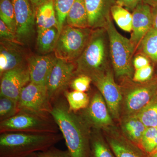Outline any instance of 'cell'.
<instances>
[{
  "label": "cell",
  "instance_id": "obj_10",
  "mask_svg": "<svg viewBox=\"0 0 157 157\" xmlns=\"http://www.w3.org/2000/svg\"><path fill=\"white\" fill-rule=\"evenodd\" d=\"M16 20V36L23 45L30 39L34 31L36 12L30 0H11Z\"/></svg>",
  "mask_w": 157,
  "mask_h": 157
},
{
  "label": "cell",
  "instance_id": "obj_26",
  "mask_svg": "<svg viewBox=\"0 0 157 157\" xmlns=\"http://www.w3.org/2000/svg\"><path fill=\"white\" fill-rule=\"evenodd\" d=\"M90 157H116L110 147L100 136L90 134Z\"/></svg>",
  "mask_w": 157,
  "mask_h": 157
},
{
  "label": "cell",
  "instance_id": "obj_21",
  "mask_svg": "<svg viewBox=\"0 0 157 157\" xmlns=\"http://www.w3.org/2000/svg\"><path fill=\"white\" fill-rule=\"evenodd\" d=\"M123 129L128 138L140 147L141 138L147 127L136 115L130 116L124 121Z\"/></svg>",
  "mask_w": 157,
  "mask_h": 157
},
{
  "label": "cell",
  "instance_id": "obj_16",
  "mask_svg": "<svg viewBox=\"0 0 157 157\" xmlns=\"http://www.w3.org/2000/svg\"><path fill=\"white\" fill-rule=\"evenodd\" d=\"M111 0H84L90 28H106L111 19Z\"/></svg>",
  "mask_w": 157,
  "mask_h": 157
},
{
  "label": "cell",
  "instance_id": "obj_23",
  "mask_svg": "<svg viewBox=\"0 0 157 157\" xmlns=\"http://www.w3.org/2000/svg\"><path fill=\"white\" fill-rule=\"evenodd\" d=\"M137 49L153 61L157 62V30L152 27L141 40Z\"/></svg>",
  "mask_w": 157,
  "mask_h": 157
},
{
  "label": "cell",
  "instance_id": "obj_12",
  "mask_svg": "<svg viewBox=\"0 0 157 157\" xmlns=\"http://www.w3.org/2000/svg\"><path fill=\"white\" fill-rule=\"evenodd\" d=\"M132 15V33L130 39L136 51L141 40L153 27L151 7L143 2L133 10Z\"/></svg>",
  "mask_w": 157,
  "mask_h": 157
},
{
  "label": "cell",
  "instance_id": "obj_25",
  "mask_svg": "<svg viewBox=\"0 0 157 157\" xmlns=\"http://www.w3.org/2000/svg\"><path fill=\"white\" fill-rule=\"evenodd\" d=\"M110 14L119 27L125 32H132V15L127 9L117 4L113 5L110 8Z\"/></svg>",
  "mask_w": 157,
  "mask_h": 157
},
{
  "label": "cell",
  "instance_id": "obj_39",
  "mask_svg": "<svg viewBox=\"0 0 157 157\" xmlns=\"http://www.w3.org/2000/svg\"><path fill=\"white\" fill-rule=\"evenodd\" d=\"M48 0H30L34 11L36 12L37 9L43 4L47 2Z\"/></svg>",
  "mask_w": 157,
  "mask_h": 157
},
{
  "label": "cell",
  "instance_id": "obj_11",
  "mask_svg": "<svg viewBox=\"0 0 157 157\" xmlns=\"http://www.w3.org/2000/svg\"><path fill=\"white\" fill-rule=\"evenodd\" d=\"M30 82L27 65L7 71L1 76L0 96L18 101L23 89Z\"/></svg>",
  "mask_w": 157,
  "mask_h": 157
},
{
  "label": "cell",
  "instance_id": "obj_20",
  "mask_svg": "<svg viewBox=\"0 0 157 157\" xmlns=\"http://www.w3.org/2000/svg\"><path fill=\"white\" fill-rule=\"evenodd\" d=\"M66 21L68 25L73 27L89 28L84 0H75L68 13Z\"/></svg>",
  "mask_w": 157,
  "mask_h": 157
},
{
  "label": "cell",
  "instance_id": "obj_18",
  "mask_svg": "<svg viewBox=\"0 0 157 157\" xmlns=\"http://www.w3.org/2000/svg\"><path fill=\"white\" fill-rule=\"evenodd\" d=\"M36 17L37 31L43 30L53 27L57 28L54 0H48L39 6L36 11Z\"/></svg>",
  "mask_w": 157,
  "mask_h": 157
},
{
  "label": "cell",
  "instance_id": "obj_32",
  "mask_svg": "<svg viewBox=\"0 0 157 157\" xmlns=\"http://www.w3.org/2000/svg\"><path fill=\"white\" fill-rule=\"evenodd\" d=\"M92 79L90 76L85 75H77L70 82V87L73 90L85 92L89 89Z\"/></svg>",
  "mask_w": 157,
  "mask_h": 157
},
{
  "label": "cell",
  "instance_id": "obj_42",
  "mask_svg": "<svg viewBox=\"0 0 157 157\" xmlns=\"http://www.w3.org/2000/svg\"><path fill=\"white\" fill-rule=\"evenodd\" d=\"M150 157H157V151L154 152L151 155Z\"/></svg>",
  "mask_w": 157,
  "mask_h": 157
},
{
  "label": "cell",
  "instance_id": "obj_35",
  "mask_svg": "<svg viewBox=\"0 0 157 157\" xmlns=\"http://www.w3.org/2000/svg\"><path fill=\"white\" fill-rule=\"evenodd\" d=\"M0 37L1 39L21 45L17 40L16 35L11 32L2 21L0 20Z\"/></svg>",
  "mask_w": 157,
  "mask_h": 157
},
{
  "label": "cell",
  "instance_id": "obj_43",
  "mask_svg": "<svg viewBox=\"0 0 157 157\" xmlns=\"http://www.w3.org/2000/svg\"><path fill=\"white\" fill-rule=\"evenodd\" d=\"M156 151H157V149Z\"/></svg>",
  "mask_w": 157,
  "mask_h": 157
},
{
  "label": "cell",
  "instance_id": "obj_5",
  "mask_svg": "<svg viewBox=\"0 0 157 157\" xmlns=\"http://www.w3.org/2000/svg\"><path fill=\"white\" fill-rule=\"evenodd\" d=\"M60 130L51 114L20 110L13 117L0 122V133L22 132L58 133Z\"/></svg>",
  "mask_w": 157,
  "mask_h": 157
},
{
  "label": "cell",
  "instance_id": "obj_29",
  "mask_svg": "<svg viewBox=\"0 0 157 157\" xmlns=\"http://www.w3.org/2000/svg\"><path fill=\"white\" fill-rule=\"evenodd\" d=\"M18 112V101L0 96V122L13 117Z\"/></svg>",
  "mask_w": 157,
  "mask_h": 157
},
{
  "label": "cell",
  "instance_id": "obj_6",
  "mask_svg": "<svg viewBox=\"0 0 157 157\" xmlns=\"http://www.w3.org/2000/svg\"><path fill=\"white\" fill-rule=\"evenodd\" d=\"M93 30L64 26L54 50L55 56L68 62L76 61L87 45Z\"/></svg>",
  "mask_w": 157,
  "mask_h": 157
},
{
  "label": "cell",
  "instance_id": "obj_8",
  "mask_svg": "<svg viewBox=\"0 0 157 157\" xmlns=\"http://www.w3.org/2000/svg\"><path fill=\"white\" fill-rule=\"evenodd\" d=\"M76 68V64L73 62L56 59L46 84L51 103L67 90L75 76Z\"/></svg>",
  "mask_w": 157,
  "mask_h": 157
},
{
  "label": "cell",
  "instance_id": "obj_9",
  "mask_svg": "<svg viewBox=\"0 0 157 157\" xmlns=\"http://www.w3.org/2000/svg\"><path fill=\"white\" fill-rule=\"evenodd\" d=\"M92 79L103 96L110 114L113 118H118L122 94L112 72L109 70Z\"/></svg>",
  "mask_w": 157,
  "mask_h": 157
},
{
  "label": "cell",
  "instance_id": "obj_13",
  "mask_svg": "<svg viewBox=\"0 0 157 157\" xmlns=\"http://www.w3.org/2000/svg\"><path fill=\"white\" fill-rule=\"evenodd\" d=\"M108 107L101 93H95L89 105L81 116L90 127L102 128L111 125L112 119Z\"/></svg>",
  "mask_w": 157,
  "mask_h": 157
},
{
  "label": "cell",
  "instance_id": "obj_36",
  "mask_svg": "<svg viewBox=\"0 0 157 157\" xmlns=\"http://www.w3.org/2000/svg\"><path fill=\"white\" fill-rule=\"evenodd\" d=\"M150 64L148 57L143 54L137 55L133 59V67L135 70L145 67Z\"/></svg>",
  "mask_w": 157,
  "mask_h": 157
},
{
  "label": "cell",
  "instance_id": "obj_2",
  "mask_svg": "<svg viewBox=\"0 0 157 157\" xmlns=\"http://www.w3.org/2000/svg\"><path fill=\"white\" fill-rule=\"evenodd\" d=\"M63 139L60 133L6 132L0 135V157H24L44 151Z\"/></svg>",
  "mask_w": 157,
  "mask_h": 157
},
{
  "label": "cell",
  "instance_id": "obj_14",
  "mask_svg": "<svg viewBox=\"0 0 157 157\" xmlns=\"http://www.w3.org/2000/svg\"><path fill=\"white\" fill-rule=\"evenodd\" d=\"M156 90V86L151 83L136 86L131 89L125 98L128 113L133 115L140 112L153 100Z\"/></svg>",
  "mask_w": 157,
  "mask_h": 157
},
{
  "label": "cell",
  "instance_id": "obj_15",
  "mask_svg": "<svg viewBox=\"0 0 157 157\" xmlns=\"http://www.w3.org/2000/svg\"><path fill=\"white\" fill-rule=\"evenodd\" d=\"M55 56H36L27 59L31 82L46 86L51 72L56 60Z\"/></svg>",
  "mask_w": 157,
  "mask_h": 157
},
{
  "label": "cell",
  "instance_id": "obj_27",
  "mask_svg": "<svg viewBox=\"0 0 157 157\" xmlns=\"http://www.w3.org/2000/svg\"><path fill=\"white\" fill-rule=\"evenodd\" d=\"M0 18L11 32L16 34L15 14L11 0H0Z\"/></svg>",
  "mask_w": 157,
  "mask_h": 157
},
{
  "label": "cell",
  "instance_id": "obj_34",
  "mask_svg": "<svg viewBox=\"0 0 157 157\" xmlns=\"http://www.w3.org/2000/svg\"><path fill=\"white\" fill-rule=\"evenodd\" d=\"M38 157H73L70 151L67 150H62L52 147L44 151L36 153Z\"/></svg>",
  "mask_w": 157,
  "mask_h": 157
},
{
  "label": "cell",
  "instance_id": "obj_19",
  "mask_svg": "<svg viewBox=\"0 0 157 157\" xmlns=\"http://www.w3.org/2000/svg\"><path fill=\"white\" fill-rule=\"evenodd\" d=\"M37 47L40 53L46 54L54 51L60 33L56 27L37 31Z\"/></svg>",
  "mask_w": 157,
  "mask_h": 157
},
{
  "label": "cell",
  "instance_id": "obj_1",
  "mask_svg": "<svg viewBox=\"0 0 157 157\" xmlns=\"http://www.w3.org/2000/svg\"><path fill=\"white\" fill-rule=\"evenodd\" d=\"M61 132L73 157H90V126L81 116L69 109L64 97L52 103L50 113Z\"/></svg>",
  "mask_w": 157,
  "mask_h": 157
},
{
  "label": "cell",
  "instance_id": "obj_30",
  "mask_svg": "<svg viewBox=\"0 0 157 157\" xmlns=\"http://www.w3.org/2000/svg\"><path fill=\"white\" fill-rule=\"evenodd\" d=\"M75 1V0H54L57 28L60 34L63 28L68 13Z\"/></svg>",
  "mask_w": 157,
  "mask_h": 157
},
{
  "label": "cell",
  "instance_id": "obj_22",
  "mask_svg": "<svg viewBox=\"0 0 157 157\" xmlns=\"http://www.w3.org/2000/svg\"><path fill=\"white\" fill-rule=\"evenodd\" d=\"M108 144L116 157H145L142 152L126 141L109 138Z\"/></svg>",
  "mask_w": 157,
  "mask_h": 157
},
{
  "label": "cell",
  "instance_id": "obj_38",
  "mask_svg": "<svg viewBox=\"0 0 157 157\" xmlns=\"http://www.w3.org/2000/svg\"><path fill=\"white\" fill-rule=\"evenodd\" d=\"M153 27L157 30V6L152 9Z\"/></svg>",
  "mask_w": 157,
  "mask_h": 157
},
{
  "label": "cell",
  "instance_id": "obj_41",
  "mask_svg": "<svg viewBox=\"0 0 157 157\" xmlns=\"http://www.w3.org/2000/svg\"><path fill=\"white\" fill-rule=\"evenodd\" d=\"M24 157H38L37 156L36 153H34L32 154L29 155Z\"/></svg>",
  "mask_w": 157,
  "mask_h": 157
},
{
  "label": "cell",
  "instance_id": "obj_4",
  "mask_svg": "<svg viewBox=\"0 0 157 157\" xmlns=\"http://www.w3.org/2000/svg\"><path fill=\"white\" fill-rule=\"evenodd\" d=\"M105 29L109 38L111 65L116 76L133 78V57L136 51L134 45L130 39L117 32L111 19Z\"/></svg>",
  "mask_w": 157,
  "mask_h": 157
},
{
  "label": "cell",
  "instance_id": "obj_7",
  "mask_svg": "<svg viewBox=\"0 0 157 157\" xmlns=\"http://www.w3.org/2000/svg\"><path fill=\"white\" fill-rule=\"evenodd\" d=\"M19 111H30L44 115H49L52 103L46 86L30 82L21 93L18 100Z\"/></svg>",
  "mask_w": 157,
  "mask_h": 157
},
{
  "label": "cell",
  "instance_id": "obj_40",
  "mask_svg": "<svg viewBox=\"0 0 157 157\" xmlns=\"http://www.w3.org/2000/svg\"><path fill=\"white\" fill-rule=\"evenodd\" d=\"M144 2L153 7L157 6V0H144Z\"/></svg>",
  "mask_w": 157,
  "mask_h": 157
},
{
  "label": "cell",
  "instance_id": "obj_33",
  "mask_svg": "<svg viewBox=\"0 0 157 157\" xmlns=\"http://www.w3.org/2000/svg\"><path fill=\"white\" fill-rule=\"evenodd\" d=\"M153 73V68L151 65L139 70H135L133 76V81L135 82H146L151 78Z\"/></svg>",
  "mask_w": 157,
  "mask_h": 157
},
{
  "label": "cell",
  "instance_id": "obj_17",
  "mask_svg": "<svg viewBox=\"0 0 157 157\" xmlns=\"http://www.w3.org/2000/svg\"><path fill=\"white\" fill-rule=\"evenodd\" d=\"M18 44L2 40L0 45V76L24 65V56Z\"/></svg>",
  "mask_w": 157,
  "mask_h": 157
},
{
  "label": "cell",
  "instance_id": "obj_37",
  "mask_svg": "<svg viewBox=\"0 0 157 157\" xmlns=\"http://www.w3.org/2000/svg\"><path fill=\"white\" fill-rule=\"evenodd\" d=\"M117 4L122 7H124L128 10L133 11L144 0H114Z\"/></svg>",
  "mask_w": 157,
  "mask_h": 157
},
{
  "label": "cell",
  "instance_id": "obj_31",
  "mask_svg": "<svg viewBox=\"0 0 157 157\" xmlns=\"http://www.w3.org/2000/svg\"><path fill=\"white\" fill-rule=\"evenodd\" d=\"M140 147L147 154H151L157 149V127L147 128L141 138Z\"/></svg>",
  "mask_w": 157,
  "mask_h": 157
},
{
  "label": "cell",
  "instance_id": "obj_24",
  "mask_svg": "<svg viewBox=\"0 0 157 157\" xmlns=\"http://www.w3.org/2000/svg\"><path fill=\"white\" fill-rule=\"evenodd\" d=\"M63 96L67 102L69 109L75 113L81 109H86L90 101L89 97L86 93L77 91H65Z\"/></svg>",
  "mask_w": 157,
  "mask_h": 157
},
{
  "label": "cell",
  "instance_id": "obj_3",
  "mask_svg": "<svg viewBox=\"0 0 157 157\" xmlns=\"http://www.w3.org/2000/svg\"><path fill=\"white\" fill-rule=\"evenodd\" d=\"M76 62L77 75H86L92 78L109 70L111 62L106 29L93 30L87 45Z\"/></svg>",
  "mask_w": 157,
  "mask_h": 157
},
{
  "label": "cell",
  "instance_id": "obj_28",
  "mask_svg": "<svg viewBox=\"0 0 157 157\" xmlns=\"http://www.w3.org/2000/svg\"><path fill=\"white\" fill-rule=\"evenodd\" d=\"M147 128L157 127V101L153 100L136 114Z\"/></svg>",
  "mask_w": 157,
  "mask_h": 157
}]
</instances>
